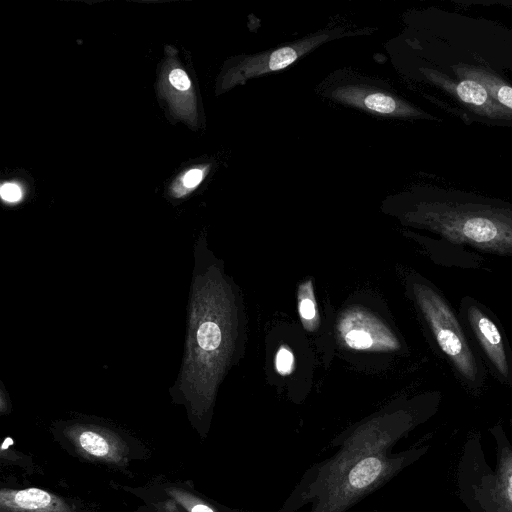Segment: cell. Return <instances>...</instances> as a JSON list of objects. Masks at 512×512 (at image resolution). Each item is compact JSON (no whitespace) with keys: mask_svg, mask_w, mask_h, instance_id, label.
Listing matches in <instances>:
<instances>
[{"mask_svg":"<svg viewBox=\"0 0 512 512\" xmlns=\"http://www.w3.org/2000/svg\"><path fill=\"white\" fill-rule=\"evenodd\" d=\"M10 408H11V405H10L9 395L6 392V390L4 389V387L2 386L1 392H0V412H1V414L9 413Z\"/></svg>","mask_w":512,"mask_h":512,"instance_id":"20","label":"cell"},{"mask_svg":"<svg viewBox=\"0 0 512 512\" xmlns=\"http://www.w3.org/2000/svg\"><path fill=\"white\" fill-rule=\"evenodd\" d=\"M275 363L276 369L280 374H288L293 367V355L289 350L282 347L277 352Z\"/></svg>","mask_w":512,"mask_h":512,"instance_id":"14","label":"cell"},{"mask_svg":"<svg viewBox=\"0 0 512 512\" xmlns=\"http://www.w3.org/2000/svg\"><path fill=\"white\" fill-rule=\"evenodd\" d=\"M458 313L484 365L501 384L512 387V348L497 316L468 295L461 298Z\"/></svg>","mask_w":512,"mask_h":512,"instance_id":"3","label":"cell"},{"mask_svg":"<svg viewBox=\"0 0 512 512\" xmlns=\"http://www.w3.org/2000/svg\"><path fill=\"white\" fill-rule=\"evenodd\" d=\"M419 71L427 83L452 100L455 115L464 122L512 128V113L499 106L479 82L456 78L428 65L421 66Z\"/></svg>","mask_w":512,"mask_h":512,"instance_id":"4","label":"cell"},{"mask_svg":"<svg viewBox=\"0 0 512 512\" xmlns=\"http://www.w3.org/2000/svg\"><path fill=\"white\" fill-rule=\"evenodd\" d=\"M156 510L157 512H182L179 504L172 498L157 503Z\"/></svg>","mask_w":512,"mask_h":512,"instance_id":"19","label":"cell"},{"mask_svg":"<svg viewBox=\"0 0 512 512\" xmlns=\"http://www.w3.org/2000/svg\"><path fill=\"white\" fill-rule=\"evenodd\" d=\"M407 217L448 242L480 253L512 257V202L475 192L415 187Z\"/></svg>","mask_w":512,"mask_h":512,"instance_id":"1","label":"cell"},{"mask_svg":"<svg viewBox=\"0 0 512 512\" xmlns=\"http://www.w3.org/2000/svg\"><path fill=\"white\" fill-rule=\"evenodd\" d=\"M492 500L496 512H512V450L506 446L499 452Z\"/></svg>","mask_w":512,"mask_h":512,"instance_id":"11","label":"cell"},{"mask_svg":"<svg viewBox=\"0 0 512 512\" xmlns=\"http://www.w3.org/2000/svg\"><path fill=\"white\" fill-rule=\"evenodd\" d=\"M0 512H78L76 506L49 491L29 487L2 488Z\"/></svg>","mask_w":512,"mask_h":512,"instance_id":"8","label":"cell"},{"mask_svg":"<svg viewBox=\"0 0 512 512\" xmlns=\"http://www.w3.org/2000/svg\"><path fill=\"white\" fill-rule=\"evenodd\" d=\"M333 95L344 103L355 105L359 108L379 114L440 121L439 118L403 99L375 88H368L361 85L346 86L337 89Z\"/></svg>","mask_w":512,"mask_h":512,"instance_id":"7","label":"cell"},{"mask_svg":"<svg viewBox=\"0 0 512 512\" xmlns=\"http://www.w3.org/2000/svg\"><path fill=\"white\" fill-rule=\"evenodd\" d=\"M428 66L456 78L472 79L479 82L499 106L512 113V82L499 72L473 63Z\"/></svg>","mask_w":512,"mask_h":512,"instance_id":"10","label":"cell"},{"mask_svg":"<svg viewBox=\"0 0 512 512\" xmlns=\"http://www.w3.org/2000/svg\"><path fill=\"white\" fill-rule=\"evenodd\" d=\"M299 312L303 319L311 320L315 317L316 310L313 301L310 298H304L299 304Z\"/></svg>","mask_w":512,"mask_h":512,"instance_id":"17","label":"cell"},{"mask_svg":"<svg viewBox=\"0 0 512 512\" xmlns=\"http://www.w3.org/2000/svg\"><path fill=\"white\" fill-rule=\"evenodd\" d=\"M0 195L2 199L7 202H16L21 198L22 192L19 186L16 184L6 183L2 185L0 189Z\"/></svg>","mask_w":512,"mask_h":512,"instance_id":"16","label":"cell"},{"mask_svg":"<svg viewBox=\"0 0 512 512\" xmlns=\"http://www.w3.org/2000/svg\"><path fill=\"white\" fill-rule=\"evenodd\" d=\"M345 340L350 347L357 349L369 348L373 343L371 335L361 329L349 331L345 336Z\"/></svg>","mask_w":512,"mask_h":512,"instance_id":"13","label":"cell"},{"mask_svg":"<svg viewBox=\"0 0 512 512\" xmlns=\"http://www.w3.org/2000/svg\"><path fill=\"white\" fill-rule=\"evenodd\" d=\"M63 434L76 452L88 460L114 466H125L129 462L126 442L107 427L91 423H73L64 428Z\"/></svg>","mask_w":512,"mask_h":512,"instance_id":"6","label":"cell"},{"mask_svg":"<svg viewBox=\"0 0 512 512\" xmlns=\"http://www.w3.org/2000/svg\"><path fill=\"white\" fill-rule=\"evenodd\" d=\"M331 37L332 33L314 35L291 45L258 55L248 56L243 64V77L244 79H249L250 77L283 69L295 62L301 55Z\"/></svg>","mask_w":512,"mask_h":512,"instance_id":"9","label":"cell"},{"mask_svg":"<svg viewBox=\"0 0 512 512\" xmlns=\"http://www.w3.org/2000/svg\"><path fill=\"white\" fill-rule=\"evenodd\" d=\"M170 83L178 90L184 91L190 87L187 74L181 69H174L169 75Z\"/></svg>","mask_w":512,"mask_h":512,"instance_id":"15","label":"cell"},{"mask_svg":"<svg viewBox=\"0 0 512 512\" xmlns=\"http://www.w3.org/2000/svg\"><path fill=\"white\" fill-rule=\"evenodd\" d=\"M203 173L200 169H192L188 171L184 178L183 183L188 188H193L202 180Z\"/></svg>","mask_w":512,"mask_h":512,"instance_id":"18","label":"cell"},{"mask_svg":"<svg viewBox=\"0 0 512 512\" xmlns=\"http://www.w3.org/2000/svg\"><path fill=\"white\" fill-rule=\"evenodd\" d=\"M167 493L186 512H217L210 504L184 489L172 487L167 489Z\"/></svg>","mask_w":512,"mask_h":512,"instance_id":"12","label":"cell"},{"mask_svg":"<svg viewBox=\"0 0 512 512\" xmlns=\"http://www.w3.org/2000/svg\"><path fill=\"white\" fill-rule=\"evenodd\" d=\"M403 459L387 458L378 450L354 461L324 493L314 512H342L359 497L397 471Z\"/></svg>","mask_w":512,"mask_h":512,"instance_id":"5","label":"cell"},{"mask_svg":"<svg viewBox=\"0 0 512 512\" xmlns=\"http://www.w3.org/2000/svg\"><path fill=\"white\" fill-rule=\"evenodd\" d=\"M412 292L436 347L458 380L472 392L481 390L486 381L485 365L459 313L442 292L429 281H414Z\"/></svg>","mask_w":512,"mask_h":512,"instance_id":"2","label":"cell"}]
</instances>
